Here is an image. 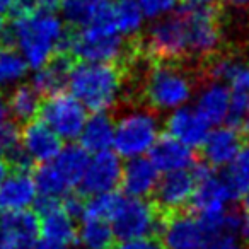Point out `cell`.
I'll return each mask as SVG.
<instances>
[{"label":"cell","mask_w":249,"mask_h":249,"mask_svg":"<svg viewBox=\"0 0 249 249\" xmlns=\"http://www.w3.org/2000/svg\"><path fill=\"white\" fill-rule=\"evenodd\" d=\"M67 31L56 14L33 12L12 18L4 28L0 43L12 45L21 52L29 67L39 69L58 53H65Z\"/></svg>","instance_id":"cell-1"},{"label":"cell","mask_w":249,"mask_h":249,"mask_svg":"<svg viewBox=\"0 0 249 249\" xmlns=\"http://www.w3.org/2000/svg\"><path fill=\"white\" fill-rule=\"evenodd\" d=\"M139 52V46L126 45L123 36L114 29L107 0L101 5L96 18L80 31L67 36L65 43V55L90 63H114L121 58L130 62Z\"/></svg>","instance_id":"cell-2"},{"label":"cell","mask_w":249,"mask_h":249,"mask_svg":"<svg viewBox=\"0 0 249 249\" xmlns=\"http://www.w3.org/2000/svg\"><path fill=\"white\" fill-rule=\"evenodd\" d=\"M123 72L116 63L80 62L72 67L69 87L72 96L94 113H106L120 101Z\"/></svg>","instance_id":"cell-3"},{"label":"cell","mask_w":249,"mask_h":249,"mask_svg":"<svg viewBox=\"0 0 249 249\" xmlns=\"http://www.w3.org/2000/svg\"><path fill=\"white\" fill-rule=\"evenodd\" d=\"M142 92L149 106L159 111L178 109L186 104L193 92L190 77L174 63L154 62L145 73Z\"/></svg>","instance_id":"cell-4"},{"label":"cell","mask_w":249,"mask_h":249,"mask_svg":"<svg viewBox=\"0 0 249 249\" xmlns=\"http://www.w3.org/2000/svg\"><path fill=\"white\" fill-rule=\"evenodd\" d=\"M159 139V121L147 109H133L114 124L113 147L120 157L135 159L152 149Z\"/></svg>","instance_id":"cell-5"},{"label":"cell","mask_w":249,"mask_h":249,"mask_svg":"<svg viewBox=\"0 0 249 249\" xmlns=\"http://www.w3.org/2000/svg\"><path fill=\"white\" fill-rule=\"evenodd\" d=\"M152 62L174 63L188 53V33L183 12L162 18L147 33L145 43L140 45Z\"/></svg>","instance_id":"cell-6"},{"label":"cell","mask_w":249,"mask_h":249,"mask_svg":"<svg viewBox=\"0 0 249 249\" xmlns=\"http://www.w3.org/2000/svg\"><path fill=\"white\" fill-rule=\"evenodd\" d=\"M114 239L130 241V239L150 237L159 231L160 212L154 203L143 198H124L121 200L116 213L111 218Z\"/></svg>","instance_id":"cell-7"},{"label":"cell","mask_w":249,"mask_h":249,"mask_svg":"<svg viewBox=\"0 0 249 249\" xmlns=\"http://www.w3.org/2000/svg\"><path fill=\"white\" fill-rule=\"evenodd\" d=\"M38 116L58 135L60 140L79 139L87 120L86 107L72 94L65 92L46 97L39 106Z\"/></svg>","instance_id":"cell-8"},{"label":"cell","mask_w":249,"mask_h":249,"mask_svg":"<svg viewBox=\"0 0 249 249\" xmlns=\"http://www.w3.org/2000/svg\"><path fill=\"white\" fill-rule=\"evenodd\" d=\"M157 232H160V242L167 249H203L210 237L200 218L184 212L164 213Z\"/></svg>","instance_id":"cell-9"},{"label":"cell","mask_w":249,"mask_h":249,"mask_svg":"<svg viewBox=\"0 0 249 249\" xmlns=\"http://www.w3.org/2000/svg\"><path fill=\"white\" fill-rule=\"evenodd\" d=\"M186 21L188 53L200 58H208L215 53L222 39L220 19L217 9L205 11H184L181 9Z\"/></svg>","instance_id":"cell-10"},{"label":"cell","mask_w":249,"mask_h":249,"mask_svg":"<svg viewBox=\"0 0 249 249\" xmlns=\"http://www.w3.org/2000/svg\"><path fill=\"white\" fill-rule=\"evenodd\" d=\"M121 173H123V166L118 154H113L109 150L94 154L92 159H89L86 173L79 183L80 191L90 196L114 191L121 183Z\"/></svg>","instance_id":"cell-11"},{"label":"cell","mask_w":249,"mask_h":249,"mask_svg":"<svg viewBox=\"0 0 249 249\" xmlns=\"http://www.w3.org/2000/svg\"><path fill=\"white\" fill-rule=\"evenodd\" d=\"M195 181L191 171H176L167 173L159 179L156 188V207L162 213L179 212L191 201L195 191Z\"/></svg>","instance_id":"cell-12"},{"label":"cell","mask_w":249,"mask_h":249,"mask_svg":"<svg viewBox=\"0 0 249 249\" xmlns=\"http://www.w3.org/2000/svg\"><path fill=\"white\" fill-rule=\"evenodd\" d=\"M21 149L29 156L33 162L46 164L53 160L62 150V140L41 120L26 123L21 130Z\"/></svg>","instance_id":"cell-13"},{"label":"cell","mask_w":249,"mask_h":249,"mask_svg":"<svg viewBox=\"0 0 249 249\" xmlns=\"http://www.w3.org/2000/svg\"><path fill=\"white\" fill-rule=\"evenodd\" d=\"M210 124L200 116L195 107H178L169 114L166 121V130L169 137L186 147H201L210 132Z\"/></svg>","instance_id":"cell-14"},{"label":"cell","mask_w":249,"mask_h":249,"mask_svg":"<svg viewBox=\"0 0 249 249\" xmlns=\"http://www.w3.org/2000/svg\"><path fill=\"white\" fill-rule=\"evenodd\" d=\"M36 184L31 173L12 171L0 183V213H12L31 207L36 200Z\"/></svg>","instance_id":"cell-15"},{"label":"cell","mask_w":249,"mask_h":249,"mask_svg":"<svg viewBox=\"0 0 249 249\" xmlns=\"http://www.w3.org/2000/svg\"><path fill=\"white\" fill-rule=\"evenodd\" d=\"M242 135L232 126H218L213 132H208L203 142V157L208 166L224 167L232 162L239 150L242 149Z\"/></svg>","instance_id":"cell-16"},{"label":"cell","mask_w":249,"mask_h":249,"mask_svg":"<svg viewBox=\"0 0 249 249\" xmlns=\"http://www.w3.org/2000/svg\"><path fill=\"white\" fill-rule=\"evenodd\" d=\"M149 152L150 162L157 167V171L166 174L186 171L195 164L193 150L169 135L159 137Z\"/></svg>","instance_id":"cell-17"},{"label":"cell","mask_w":249,"mask_h":249,"mask_svg":"<svg viewBox=\"0 0 249 249\" xmlns=\"http://www.w3.org/2000/svg\"><path fill=\"white\" fill-rule=\"evenodd\" d=\"M159 183V171L145 157L130 159L121 173V186L132 198H145L152 195Z\"/></svg>","instance_id":"cell-18"},{"label":"cell","mask_w":249,"mask_h":249,"mask_svg":"<svg viewBox=\"0 0 249 249\" xmlns=\"http://www.w3.org/2000/svg\"><path fill=\"white\" fill-rule=\"evenodd\" d=\"M70 72H72L70 56L65 53H58L53 58H50L45 65L36 69L31 86L39 96H55V94L63 92V89L69 86Z\"/></svg>","instance_id":"cell-19"},{"label":"cell","mask_w":249,"mask_h":249,"mask_svg":"<svg viewBox=\"0 0 249 249\" xmlns=\"http://www.w3.org/2000/svg\"><path fill=\"white\" fill-rule=\"evenodd\" d=\"M231 84V111L229 126L246 133L249 130V65H241L229 80Z\"/></svg>","instance_id":"cell-20"},{"label":"cell","mask_w":249,"mask_h":249,"mask_svg":"<svg viewBox=\"0 0 249 249\" xmlns=\"http://www.w3.org/2000/svg\"><path fill=\"white\" fill-rule=\"evenodd\" d=\"M195 109L208 124H218L227 120L231 111V90L225 84L212 80L200 90Z\"/></svg>","instance_id":"cell-21"},{"label":"cell","mask_w":249,"mask_h":249,"mask_svg":"<svg viewBox=\"0 0 249 249\" xmlns=\"http://www.w3.org/2000/svg\"><path fill=\"white\" fill-rule=\"evenodd\" d=\"M89 159V152H86L80 145H67L65 149L62 147L55 159L50 160V166L70 193V190L82 179Z\"/></svg>","instance_id":"cell-22"},{"label":"cell","mask_w":249,"mask_h":249,"mask_svg":"<svg viewBox=\"0 0 249 249\" xmlns=\"http://www.w3.org/2000/svg\"><path fill=\"white\" fill-rule=\"evenodd\" d=\"M39 217V232L43 234L45 241L53 242L58 246H67L73 244L77 241V227L75 220L63 210V207L53 208V210L46 212Z\"/></svg>","instance_id":"cell-23"},{"label":"cell","mask_w":249,"mask_h":249,"mask_svg":"<svg viewBox=\"0 0 249 249\" xmlns=\"http://www.w3.org/2000/svg\"><path fill=\"white\" fill-rule=\"evenodd\" d=\"M114 123L107 113H94L87 118L80 132V147L86 152H104L113 145Z\"/></svg>","instance_id":"cell-24"},{"label":"cell","mask_w":249,"mask_h":249,"mask_svg":"<svg viewBox=\"0 0 249 249\" xmlns=\"http://www.w3.org/2000/svg\"><path fill=\"white\" fill-rule=\"evenodd\" d=\"M0 232L21 248H28L36 241L39 232V217L35 212L21 210L5 213L0 218Z\"/></svg>","instance_id":"cell-25"},{"label":"cell","mask_w":249,"mask_h":249,"mask_svg":"<svg viewBox=\"0 0 249 249\" xmlns=\"http://www.w3.org/2000/svg\"><path fill=\"white\" fill-rule=\"evenodd\" d=\"M109 16L114 29L121 36H135L143 24V12L137 0H111Z\"/></svg>","instance_id":"cell-26"},{"label":"cell","mask_w":249,"mask_h":249,"mask_svg":"<svg viewBox=\"0 0 249 249\" xmlns=\"http://www.w3.org/2000/svg\"><path fill=\"white\" fill-rule=\"evenodd\" d=\"M39 94L33 86H18L7 97V111L14 116L16 121L29 123L39 113Z\"/></svg>","instance_id":"cell-27"},{"label":"cell","mask_w":249,"mask_h":249,"mask_svg":"<svg viewBox=\"0 0 249 249\" xmlns=\"http://www.w3.org/2000/svg\"><path fill=\"white\" fill-rule=\"evenodd\" d=\"M77 241L86 249H109L114 234L109 222L97 218H82V225L77 229Z\"/></svg>","instance_id":"cell-28"},{"label":"cell","mask_w":249,"mask_h":249,"mask_svg":"<svg viewBox=\"0 0 249 249\" xmlns=\"http://www.w3.org/2000/svg\"><path fill=\"white\" fill-rule=\"evenodd\" d=\"M222 179L232 198L242 196L246 191H249V145L239 150V154L227 166Z\"/></svg>","instance_id":"cell-29"},{"label":"cell","mask_w":249,"mask_h":249,"mask_svg":"<svg viewBox=\"0 0 249 249\" xmlns=\"http://www.w3.org/2000/svg\"><path fill=\"white\" fill-rule=\"evenodd\" d=\"M28 62L16 46L0 43V86H9L28 73Z\"/></svg>","instance_id":"cell-30"},{"label":"cell","mask_w":249,"mask_h":249,"mask_svg":"<svg viewBox=\"0 0 249 249\" xmlns=\"http://www.w3.org/2000/svg\"><path fill=\"white\" fill-rule=\"evenodd\" d=\"M106 0H60L63 18L73 26H87Z\"/></svg>","instance_id":"cell-31"},{"label":"cell","mask_w":249,"mask_h":249,"mask_svg":"<svg viewBox=\"0 0 249 249\" xmlns=\"http://www.w3.org/2000/svg\"><path fill=\"white\" fill-rule=\"evenodd\" d=\"M121 200H123V196L118 195L116 191L94 195V196H90L89 200L84 203L82 218H97V220L109 222L111 218H113V215L116 213Z\"/></svg>","instance_id":"cell-32"},{"label":"cell","mask_w":249,"mask_h":249,"mask_svg":"<svg viewBox=\"0 0 249 249\" xmlns=\"http://www.w3.org/2000/svg\"><path fill=\"white\" fill-rule=\"evenodd\" d=\"M21 143V130L16 121H0V157L9 159Z\"/></svg>","instance_id":"cell-33"},{"label":"cell","mask_w":249,"mask_h":249,"mask_svg":"<svg viewBox=\"0 0 249 249\" xmlns=\"http://www.w3.org/2000/svg\"><path fill=\"white\" fill-rule=\"evenodd\" d=\"M178 2L179 0H137V4L140 5L143 12V18L150 19L164 18L176 7Z\"/></svg>","instance_id":"cell-34"},{"label":"cell","mask_w":249,"mask_h":249,"mask_svg":"<svg viewBox=\"0 0 249 249\" xmlns=\"http://www.w3.org/2000/svg\"><path fill=\"white\" fill-rule=\"evenodd\" d=\"M203 249H246L244 244L239 241L237 234L231 232H218L208 237Z\"/></svg>","instance_id":"cell-35"},{"label":"cell","mask_w":249,"mask_h":249,"mask_svg":"<svg viewBox=\"0 0 249 249\" xmlns=\"http://www.w3.org/2000/svg\"><path fill=\"white\" fill-rule=\"evenodd\" d=\"M116 249H166L162 242H159L154 237H140L130 239V241H121V244Z\"/></svg>","instance_id":"cell-36"},{"label":"cell","mask_w":249,"mask_h":249,"mask_svg":"<svg viewBox=\"0 0 249 249\" xmlns=\"http://www.w3.org/2000/svg\"><path fill=\"white\" fill-rule=\"evenodd\" d=\"M217 0H183L184 11H205V9H213Z\"/></svg>","instance_id":"cell-37"},{"label":"cell","mask_w":249,"mask_h":249,"mask_svg":"<svg viewBox=\"0 0 249 249\" xmlns=\"http://www.w3.org/2000/svg\"><path fill=\"white\" fill-rule=\"evenodd\" d=\"M26 249H67L63 246H58V244H53V242H48V241H35L31 246H28Z\"/></svg>","instance_id":"cell-38"},{"label":"cell","mask_w":249,"mask_h":249,"mask_svg":"<svg viewBox=\"0 0 249 249\" xmlns=\"http://www.w3.org/2000/svg\"><path fill=\"white\" fill-rule=\"evenodd\" d=\"M0 249H24V248H21L19 244L12 242L11 239H7L2 232H0Z\"/></svg>","instance_id":"cell-39"},{"label":"cell","mask_w":249,"mask_h":249,"mask_svg":"<svg viewBox=\"0 0 249 249\" xmlns=\"http://www.w3.org/2000/svg\"><path fill=\"white\" fill-rule=\"evenodd\" d=\"M11 174V164L7 162V159L0 157V183Z\"/></svg>","instance_id":"cell-40"},{"label":"cell","mask_w":249,"mask_h":249,"mask_svg":"<svg viewBox=\"0 0 249 249\" xmlns=\"http://www.w3.org/2000/svg\"><path fill=\"white\" fill-rule=\"evenodd\" d=\"M14 2H16V0H0V16H2V18L11 12Z\"/></svg>","instance_id":"cell-41"},{"label":"cell","mask_w":249,"mask_h":249,"mask_svg":"<svg viewBox=\"0 0 249 249\" xmlns=\"http://www.w3.org/2000/svg\"><path fill=\"white\" fill-rule=\"evenodd\" d=\"M239 234L244 235L246 239H249V215L244 213V218H242V224H241V231Z\"/></svg>","instance_id":"cell-42"},{"label":"cell","mask_w":249,"mask_h":249,"mask_svg":"<svg viewBox=\"0 0 249 249\" xmlns=\"http://www.w3.org/2000/svg\"><path fill=\"white\" fill-rule=\"evenodd\" d=\"M5 114H7V101L4 99L2 94H0V121H4Z\"/></svg>","instance_id":"cell-43"},{"label":"cell","mask_w":249,"mask_h":249,"mask_svg":"<svg viewBox=\"0 0 249 249\" xmlns=\"http://www.w3.org/2000/svg\"><path fill=\"white\" fill-rule=\"evenodd\" d=\"M242 210H244L246 215H249V191L242 195Z\"/></svg>","instance_id":"cell-44"},{"label":"cell","mask_w":249,"mask_h":249,"mask_svg":"<svg viewBox=\"0 0 249 249\" xmlns=\"http://www.w3.org/2000/svg\"><path fill=\"white\" fill-rule=\"evenodd\" d=\"M225 2L234 5V7H244V5H249V0H225Z\"/></svg>","instance_id":"cell-45"},{"label":"cell","mask_w":249,"mask_h":249,"mask_svg":"<svg viewBox=\"0 0 249 249\" xmlns=\"http://www.w3.org/2000/svg\"><path fill=\"white\" fill-rule=\"evenodd\" d=\"M4 28H5V24H4V18L0 16V39H2V35H4Z\"/></svg>","instance_id":"cell-46"}]
</instances>
